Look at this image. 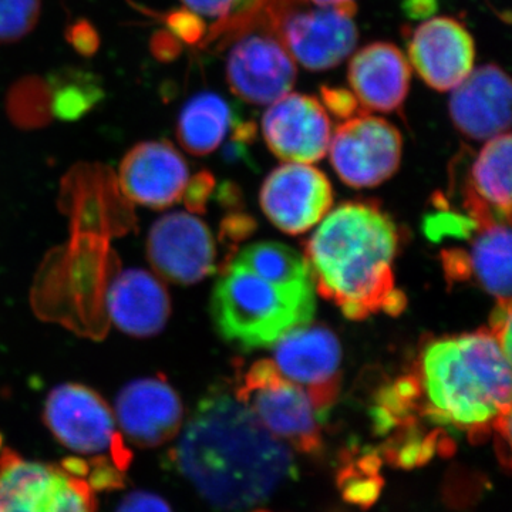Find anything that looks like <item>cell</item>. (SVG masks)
Wrapping results in <instances>:
<instances>
[{
	"label": "cell",
	"instance_id": "cell-33",
	"mask_svg": "<svg viewBox=\"0 0 512 512\" xmlns=\"http://www.w3.org/2000/svg\"><path fill=\"white\" fill-rule=\"evenodd\" d=\"M187 9L207 18L224 19L238 0H183Z\"/></svg>",
	"mask_w": 512,
	"mask_h": 512
},
{
	"label": "cell",
	"instance_id": "cell-29",
	"mask_svg": "<svg viewBox=\"0 0 512 512\" xmlns=\"http://www.w3.org/2000/svg\"><path fill=\"white\" fill-rule=\"evenodd\" d=\"M67 40L79 55L90 57L99 50L100 37L92 23L77 20L67 29Z\"/></svg>",
	"mask_w": 512,
	"mask_h": 512
},
{
	"label": "cell",
	"instance_id": "cell-2",
	"mask_svg": "<svg viewBox=\"0 0 512 512\" xmlns=\"http://www.w3.org/2000/svg\"><path fill=\"white\" fill-rule=\"evenodd\" d=\"M377 410L393 426L419 410L431 423L480 440L511 414V357L490 329L433 340Z\"/></svg>",
	"mask_w": 512,
	"mask_h": 512
},
{
	"label": "cell",
	"instance_id": "cell-23",
	"mask_svg": "<svg viewBox=\"0 0 512 512\" xmlns=\"http://www.w3.org/2000/svg\"><path fill=\"white\" fill-rule=\"evenodd\" d=\"M231 124V110L218 94L204 92L192 97L178 117L177 137L195 156H205L221 146Z\"/></svg>",
	"mask_w": 512,
	"mask_h": 512
},
{
	"label": "cell",
	"instance_id": "cell-1",
	"mask_svg": "<svg viewBox=\"0 0 512 512\" xmlns=\"http://www.w3.org/2000/svg\"><path fill=\"white\" fill-rule=\"evenodd\" d=\"M181 429L174 467L217 510L254 508L295 477L291 448L228 387H212Z\"/></svg>",
	"mask_w": 512,
	"mask_h": 512
},
{
	"label": "cell",
	"instance_id": "cell-34",
	"mask_svg": "<svg viewBox=\"0 0 512 512\" xmlns=\"http://www.w3.org/2000/svg\"><path fill=\"white\" fill-rule=\"evenodd\" d=\"M402 9L409 19H430L439 10V0H403Z\"/></svg>",
	"mask_w": 512,
	"mask_h": 512
},
{
	"label": "cell",
	"instance_id": "cell-15",
	"mask_svg": "<svg viewBox=\"0 0 512 512\" xmlns=\"http://www.w3.org/2000/svg\"><path fill=\"white\" fill-rule=\"evenodd\" d=\"M409 59L427 86L450 92L473 72L476 43L458 20L441 16L413 30Z\"/></svg>",
	"mask_w": 512,
	"mask_h": 512
},
{
	"label": "cell",
	"instance_id": "cell-9",
	"mask_svg": "<svg viewBox=\"0 0 512 512\" xmlns=\"http://www.w3.org/2000/svg\"><path fill=\"white\" fill-rule=\"evenodd\" d=\"M329 148L330 163L343 183L372 188L399 170L403 138L389 121L362 113L336 128Z\"/></svg>",
	"mask_w": 512,
	"mask_h": 512
},
{
	"label": "cell",
	"instance_id": "cell-35",
	"mask_svg": "<svg viewBox=\"0 0 512 512\" xmlns=\"http://www.w3.org/2000/svg\"><path fill=\"white\" fill-rule=\"evenodd\" d=\"M312 2L318 5H332V3L348 2V0H312Z\"/></svg>",
	"mask_w": 512,
	"mask_h": 512
},
{
	"label": "cell",
	"instance_id": "cell-20",
	"mask_svg": "<svg viewBox=\"0 0 512 512\" xmlns=\"http://www.w3.org/2000/svg\"><path fill=\"white\" fill-rule=\"evenodd\" d=\"M456 175V188L464 214L480 224L511 222V134L491 138Z\"/></svg>",
	"mask_w": 512,
	"mask_h": 512
},
{
	"label": "cell",
	"instance_id": "cell-30",
	"mask_svg": "<svg viewBox=\"0 0 512 512\" xmlns=\"http://www.w3.org/2000/svg\"><path fill=\"white\" fill-rule=\"evenodd\" d=\"M116 512H174L160 495L150 491H131L121 500Z\"/></svg>",
	"mask_w": 512,
	"mask_h": 512
},
{
	"label": "cell",
	"instance_id": "cell-26",
	"mask_svg": "<svg viewBox=\"0 0 512 512\" xmlns=\"http://www.w3.org/2000/svg\"><path fill=\"white\" fill-rule=\"evenodd\" d=\"M40 0H0V43L28 36L40 18Z\"/></svg>",
	"mask_w": 512,
	"mask_h": 512
},
{
	"label": "cell",
	"instance_id": "cell-22",
	"mask_svg": "<svg viewBox=\"0 0 512 512\" xmlns=\"http://www.w3.org/2000/svg\"><path fill=\"white\" fill-rule=\"evenodd\" d=\"M106 302L114 325L136 338L157 335L170 318L167 289L160 279L143 269H127L114 276Z\"/></svg>",
	"mask_w": 512,
	"mask_h": 512
},
{
	"label": "cell",
	"instance_id": "cell-14",
	"mask_svg": "<svg viewBox=\"0 0 512 512\" xmlns=\"http://www.w3.org/2000/svg\"><path fill=\"white\" fill-rule=\"evenodd\" d=\"M262 134L276 157L289 163L311 164L328 153L332 123L318 99L288 93L265 111Z\"/></svg>",
	"mask_w": 512,
	"mask_h": 512
},
{
	"label": "cell",
	"instance_id": "cell-7",
	"mask_svg": "<svg viewBox=\"0 0 512 512\" xmlns=\"http://www.w3.org/2000/svg\"><path fill=\"white\" fill-rule=\"evenodd\" d=\"M235 396L275 437L306 454L322 450V416L301 386L279 373L272 360H258L239 376Z\"/></svg>",
	"mask_w": 512,
	"mask_h": 512
},
{
	"label": "cell",
	"instance_id": "cell-32",
	"mask_svg": "<svg viewBox=\"0 0 512 512\" xmlns=\"http://www.w3.org/2000/svg\"><path fill=\"white\" fill-rule=\"evenodd\" d=\"M151 52L161 62H171L183 52V43L170 32H158L151 39Z\"/></svg>",
	"mask_w": 512,
	"mask_h": 512
},
{
	"label": "cell",
	"instance_id": "cell-18",
	"mask_svg": "<svg viewBox=\"0 0 512 512\" xmlns=\"http://www.w3.org/2000/svg\"><path fill=\"white\" fill-rule=\"evenodd\" d=\"M453 90L448 110L463 136L488 141L510 131L511 80L500 66L478 67Z\"/></svg>",
	"mask_w": 512,
	"mask_h": 512
},
{
	"label": "cell",
	"instance_id": "cell-25",
	"mask_svg": "<svg viewBox=\"0 0 512 512\" xmlns=\"http://www.w3.org/2000/svg\"><path fill=\"white\" fill-rule=\"evenodd\" d=\"M379 468V457L370 454V456L359 458L356 464L340 471L339 487L343 498L348 503L362 508L375 504L383 488Z\"/></svg>",
	"mask_w": 512,
	"mask_h": 512
},
{
	"label": "cell",
	"instance_id": "cell-21",
	"mask_svg": "<svg viewBox=\"0 0 512 512\" xmlns=\"http://www.w3.org/2000/svg\"><path fill=\"white\" fill-rule=\"evenodd\" d=\"M348 79L363 109L392 113L406 101L412 69L399 47L376 42L352 57Z\"/></svg>",
	"mask_w": 512,
	"mask_h": 512
},
{
	"label": "cell",
	"instance_id": "cell-24",
	"mask_svg": "<svg viewBox=\"0 0 512 512\" xmlns=\"http://www.w3.org/2000/svg\"><path fill=\"white\" fill-rule=\"evenodd\" d=\"M50 111L63 121H76L90 113L103 100L100 79L84 70L69 69L56 73L47 82Z\"/></svg>",
	"mask_w": 512,
	"mask_h": 512
},
{
	"label": "cell",
	"instance_id": "cell-6",
	"mask_svg": "<svg viewBox=\"0 0 512 512\" xmlns=\"http://www.w3.org/2000/svg\"><path fill=\"white\" fill-rule=\"evenodd\" d=\"M356 3L318 5L312 0H271L265 28L271 30L293 60L312 72L339 66L355 50L359 32Z\"/></svg>",
	"mask_w": 512,
	"mask_h": 512
},
{
	"label": "cell",
	"instance_id": "cell-11",
	"mask_svg": "<svg viewBox=\"0 0 512 512\" xmlns=\"http://www.w3.org/2000/svg\"><path fill=\"white\" fill-rule=\"evenodd\" d=\"M272 362L282 376L301 386L323 417L338 400L342 349L335 333L323 326H301L274 343Z\"/></svg>",
	"mask_w": 512,
	"mask_h": 512
},
{
	"label": "cell",
	"instance_id": "cell-3",
	"mask_svg": "<svg viewBox=\"0 0 512 512\" xmlns=\"http://www.w3.org/2000/svg\"><path fill=\"white\" fill-rule=\"evenodd\" d=\"M396 225L375 204L346 202L330 212L303 245L313 285L348 319L397 316L407 299L396 288Z\"/></svg>",
	"mask_w": 512,
	"mask_h": 512
},
{
	"label": "cell",
	"instance_id": "cell-5",
	"mask_svg": "<svg viewBox=\"0 0 512 512\" xmlns=\"http://www.w3.org/2000/svg\"><path fill=\"white\" fill-rule=\"evenodd\" d=\"M46 427L55 439L83 460V476L94 491H111L126 485L133 454L124 444L116 417L100 394L69 383L47 396Z\"/></svg>",
	"mask_w": 512,
	"mask_h": 512
},
{
	"label": "cell",
	"instance_id": "cell-8",
	"mask_svg": "<svg viewBox=\"0 0 512 512\" xmlns=\"http://www.w3.org/2000/svg\"><path fill=\"white\" fill-rule=\"evenodd\" d=\"M0 512H97L96 491L63 464L0 454Z\"/></svg>",
	"mask_w": 512,
	"mask_h": 512
},
{
	"label": "cell",
	"instance_id": "cell-16",
	"mask_svg": "<svg viewBox=\"0 0 512 512\" xmlns=\"http://www.w3.org/2000/svg\"><path fill=\"white\" fill-rule=\"evenodd\" d=\"M114 417L130 443L154 448L178 436L184 424V407L163 377H146L121 390Z\"/></svg>",
	"mask_w": 512,
	"mask_h": 512
},
{
	"label": "cell",
	"instance_id": "cell-36",
	"mask_svg": "<svg viewBox=\"0 0 512 512\" xmlns=\"http://www.w3.org/2000/svg\"><path fill=\"white\" fill-rule=\"evenodd\" d=\"M254 512H268V511H254Z\"/></svg>",
	"mask_w": 512,
	"mask_h": 512
},
{
	"label": "cell",
	"instance_id": "cell-10",
	"mask_svg": "<svg viewBox=\"0 0 512 512\" xmlns=\"http://www.w3.org/2000/svg\"><path fill=\"white\" fill-rule=\"evenodd\" d=\"M229 43L227 82L239 99L266 106L291 92L298 69L271 30L258 26Z\"/></svg>",
	"mask_w": 512,
	"mask_h": 512
},
{
	"label": "cell",
	"instance_id": "cell-19",
	"mask_svg": "<svg viewBox=\"0 0 512 512\" xmlns=\"http://www.w3.org/2000/svg\"><path fill=\"white\" fill-rule=\"evenodd\" d=\"M461 241L467 245L441 251L447 281L474 282L498 303H511L510 224L481 225Z\"/></svg>",
	"mask_w": 512,
	"mask_h": 512
},
{
	"label": "cell",
	"instance_id": "cell-13",
	"mask_svg": "<svg viewBox=\"0 0 512 512\" xmlns=\"http://www.w3.org/2000/svg\"><path fill=\"white\" fill-rule=\"evenodd\" d=\"M261 207L268 220L286 234L315 227L333 204L328 177L309 164L279 165L261 188Z\"/></svg>",
	"mask_w": 512,
	"mask_h": 512
},
{
	"label": "cell",
	"instance_id": "cell-17",
	"mask_svg": "<svg viewBox=\"0 0 512 512\" xmlns=\"http://www.w3.org/2000/svg\"><path fill=\"white\" fill-rule=\"evenodd\" d=\"M188 183L187 161L168 141L137 144L120 164L121 194L144 207L161 210L183 200Z\"/></svg>",
	"mask_w": 512,
	"mask_h": 512
},
{
	"label": "cell",
	"instance_id": "cell-28",
	"mask_svg": "<svg viewBox=\"0 0 512 512\" xmlns=\"http://www.w3.org/2000/svg\"><path fill=\"white\" fill-rule=\"evenodd\" d=\"M320 99H322V106H325L330 114L338 119H352L360 110V103L355 93L343 87H320Z\"/></svg>",
	"mask_w": 512,
	"mask_h": 512
},
{
	"label": "cell",
	"instance_id": "cell-4",
	"mask_svg": "<svg viewBox=\"0 0 512 512\" xmlns=\"http://www.w3.org/2000/svg\"><path fill=\"white\" fill-rule=\"evenodd\" d=\"M309 274L269 268L237 255L222 269L211 298V315L222 339L238 348H269L315 316Z\"/></svg>",
	"mask_w": 512,
	"mask_h": 512
},
{
	"label": "cell",
	"instance_id": "cell-31",
	"mask_svg": "<svg viewBox=\"0 0 512 512\" xmlns=\"http://www.w3.org/2000/svg\"><path fill=\"white\" fill-rule=\"evenodd\" d=\"M215 180L214 177L207 171L195 175L190 183L187 185V190L184 192V201L187 207L192 212L204 211L205 204H207L208 198L214 191Z\"/></svg>",
	"mask_w": 512,
	"mask_h": 512
},
{
	"label": "cell",
	"instance_id": "cell-27",
	"mask_svg": "<svg viewBox=\"0 0 512 512\" xmlns=\"http://www.w3.org/2000/svg\"><path fill=\"white\" fill-rule=\"evenodd\" d=\"M168 32L173 33L181 43L194 46L205 40L207 26L200 15L190 9L174 10L165 16Z\"/></svg>",
	"mask_w": 512,
	"mask_h": 512
},
{
	"label": "cell",
	"instance_id": "cell-12",
	"mask_svg": "<svg viewBox=\"0 0 512 512\" xmlns=\"http://www.w3.org/2000/svg\"><path fill=\"white\" fill-rule=\"evenodd\" d=\"M147 254L161 278L178 285H194L215 271L214 237L200 218L171 212L151 227Z\"/></svg>",
	"mask_w": 512,
	"mask_h": 512
}]
</instances>
